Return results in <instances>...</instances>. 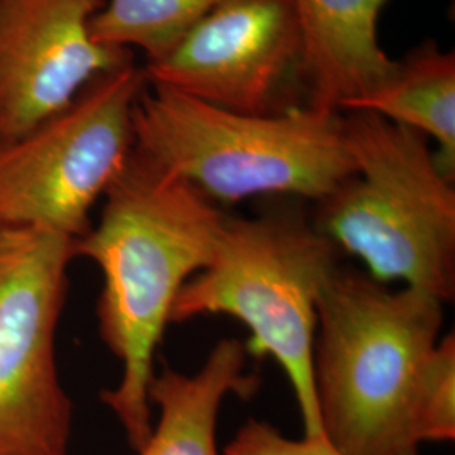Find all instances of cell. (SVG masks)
<instances>
[{"instance_id":"cell-9","label":"cell","mask_w":455,"mask_h":455,"mask_svg":"<svg viewBox=\"0 0 455 455\" xmlns=\"http://www.w3.org/2000/svg\"><path fill=\"white\" fill-rule=\"evenodd\" d=\"M105 0H0V139L56 114L131 51L92 39Z\"/></svg>"},{"instance_id":"cell-13","label":"cell","mask_w":455,"mask_h":455,"mask_svg":"<svg viewBox=\"0 0 455 455\" xmlns=\"http://www.w3.org/2000/svg\"><path fill=\"white\" fill-rule=\"evenodd\" d=\"M228 0H105L92 19V39L107 48L142 49L157 63L218 5Z\"/></svg>"},{"instance_id":"cell-8","label":"cell","mask_w":455,"mask_h":455,"mask_svg":"<svg viewBox=\"0 0 455 455\" xmlns=\"http://www.w3.org/2000/svg\"><path fill=\"white\" fill-rule=\"evenodd\" d=\"M144 73L148 84L238 114L282 115L307 105L293 0H228Z\"/></svg>"},{"instance_id":"cell-2","label":"cell","mask_w":455,"mask_h":455,"mask_svg":"<svg viewBox=\"0 0 455 455\" xmlns=\"http://www.w3.org/2000/svg\"><path fill=\"white\" fill-rule=\"evenodd\" d=\"M443 304L338 268L317 306L314 390L321 427L342 455L417 452L415 403L439 342Z\"/></svg>"},{"instance_id":"cell-15","label":"cell","mask_w":455,"mask_h":455,"mask_svg":"<svg viewBox=\"0 0 455 455\" xmlns=\"http://www.w3.org/2000/svg\"><path fill=\"white\" fill-rule=\"evenodd\" d=\"M223 455H342L324 435L285 437L272 423L248 419Z\"/></svg>"},{"instance_id":"cell-5","label":"cell","mask_w":455,"mask_h":455,"mask_svg":"<svg viewBox=\"0 0 455 455\" xmlns=\"http://www.w3.org/2000/svg\"><path fill=\"white\" fill-rule=\"evenodd\" d=\"M339 250L299 212L228 216L210 263L174 302L171 324L231 315L251 332L248 351L268 355L292 387L304 435H324L314 390L317 306L339 268Z\"/></svg>"},{"instance_id":"cell-10","label":"cell","mask_w":455,"mask_h":455,"mask_svg":"<svg viewBox=\"0 0 455 455\" xmlns=\"http://www.w3.org/2000/svg\"><path fill=\"white\" fill-rule=\"evenodd\" d=\"M304 36L307 107L344 108L390 80L396 61L379 44L387 0H293Z\"/></svg>"},{"instance_id":"cell-11","label":"cell","mask_w":455,"mask_h":455,"mask_svg":"<svg viewBox=\"0 0 455 455\" xmlns=\"http://www.w3.org/2000/svg\"><path fill=\"white\" fill-rule=\"evenodd\" d=\"M246 356L244 342L227 338L214 344L195 374L171 366L154 374L148 400L159 420L139 455H220L216 427L225 398L246 400L260 387L259 374L244 371Z\"/></svg>"},{"instance_id":"cell-14","label":"cell","mask_w":455,"mask_h":455,"mask_svg":"<svg viewBox=\"0 0 455 455\" xmlns=\"http://www.w3.org/2000/svg\"><path fill=\"white\" fill-rule=\"evenodd\" d=\"M417 440L449 442L455 437V339L437 342L425 364L415 403Z\"/></svg>"},{"instance_id":"cell-7","label":"cell","mask_w":455,"mask_h":455,"mask_svg":"<svg viewBox=\"0 0 455 455\" xmlns=\"http://www.w3.org/2000/svg\"><path fill=\"white\" fill-rule=\"evenodd\" d=\"M75 240L0 225V455H69L73 402L56 332Z\"/></svg>"},{"instance_id":"cell-16","label":"cell","mask_w":455,"mask_h":455,"mask_svg":"<svg viewBox=\"0 0 455 455\" xmlns=\"http://www.w3.org/2000/svg\"><path fill=\"white\" fill-rule=\"evenodd\" d=\"M405 455H419L417 452H411V454H405Z\"/></svg>"},{"instance_id":"cell-12","label":"cell","mask_w":455,"mask_h":455,"mask_svg":"<svg viewBox=\"0 0 455 455\" xmlns=\"http://www.w3.org/2000/svg\"><path fill=\"white\" fill-rule=\"evenodd\" d=\"M344 112H371L420 132L439 144L435 161L445 178L455 172V54L432 39L411 49L390 80L351 101Z\"/></svg>"},{"instance_id":"cell-6","label":"cell","mask_w":455,"mask_h":455,"mask_svg":"<svg viewBox=\"0 0 455 455\" xmlns=\"http://www.w3.org/2000/svg\"><path fill=\"white\" fill-rule=\"evenodd\" d=\"M147 80L127 61L88 83L56 114L0 139V225L39 228L71 240L131 157L132 115Z\"/></svg>"},{"instance_id":"cell-4","label":"cell","mask_w":455,"mask_h":455,"mask_svg":"<svg viewBox=\"0 0 455 455\" xmlns=\"http://www.w3.org/2000/svg\"><path fill=\"white\" fill-rule=\"evenodd\" d=\"M342 132L355 174L317 203L312 221L376 282L455 295V189L428 139L371 112H347Z\"/></svg>"},{"instance_id":"cell-1","label":"cell","mask_w":455,"mask_h":455,"mask_svg":"<svg viewBox=\"0 0 455 455\" xmlns=\"http://www.w3.org/2000/svg\"><path fill=\"white\" fill-rule=\"evenodd\" d=\"M210 197L132 148L105 193L97 227L75 240V257L103 274L100 336L122 364L101 402L112 410L133 451L152 434L148 388L154 358L184 283L210 260L227 221Z\"/></svg>"},{"instance_id":"cell-3","label":"cell","mask_w":455,"mask_h":455,"mask_svg":"<svg viewBox=\"0 0 455 455\" xmlns=\"http://www.w3.org/2000/svg\"><path fill=\"white\" fill-rule=\"evenodd\" d=\"M132 129L137 154L214 203L261 195L319 203L355 174L342 115L307 105L282 115L238 114L147 83Z\"/></svg>"}]
</instances>
